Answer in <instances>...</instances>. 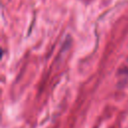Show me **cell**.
<instances>
[{
    "mask_svg": "<svg viewBox=\"0 0 128 128\" xmlns=\"http://www.w3.org/2000/svg\"><path fill=\"white\" fill-rule=\"evenodd\" d=\"M117 78H118V84L123 85L127 82V80H128V57L126 58L125 62L119 68Z\"/></svg>",
    "mask_w": 128,
    "mask_h": 128,
    "instance_id": "obj_1",
    "label": "cell"
}]
</instances>
